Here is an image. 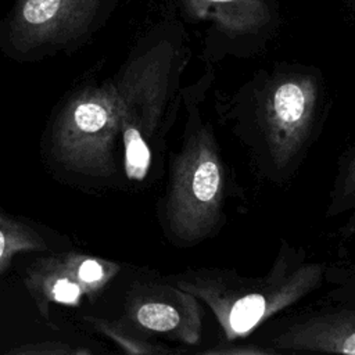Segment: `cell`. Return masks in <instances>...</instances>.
<instances>
[{
  "mask_svg": "<svg viewBox=\"0 0 355 355\" xmlns=\"http://www.w3.org/2000/svg\"><path fill=\"white\" fill-rule=\"evenodd\" d=\"M326 112L322 73L280 62L258 71L237 93L234 129L258 173L277 184L290 180L313 144Z\"/></svg>",
  "mask_w": 355,
  "mask_h": 355,
  "instance_id": "6da1fadb",
  "label": "cell"
},
{
  "mask_svg": "<svg viewBox=\"0 0 355 355\" xmlns=\"http://www.w3.org/2000/svg\"><path fill=\"white\" fill-rule=\"evenodd\" d=\"M214 79L209 64L196 82L183 87L184 125L169 162L164 223L171 241L183 248L215 237L227 219L229 173L214 126L202 111Z\"/></svg>",
  "mask_w": 355,
  "mask_h": 355,
  "instance_id": "7a4b0ae2",
  "label": "cell"
},
{
  "mask_svg": "<svg viewBox=\"0 0 355 355\" xmlns=\"http://www.w3.org/2000/svg\"><path fill=\"white\" fill-rule=\"evenodd\" d=\"M326 268L311 261L304 248L283 239L262 276H244L227 268H194L171 279L211 311L223 340L233 343L318 290L324 282Z\"/></svg>",
  "mask_w": 355,
  "mask_h": 355,
  "instance_id": "3957f363",
  "label": "cell"
},
{
  "mask_svg": "<svg viewBox=\"0 0 355 355\" xmlns=\"http://www.w3.org/2000/svg\"><path fill=\"white\" fill-rule=\"evenodd\" d=\"M182 22L202 28V51L209 62L226 55L248 57L275 36L277 0H176Z\"/></svg>",
  "mask_w": 355,
  "mask_h": 355,
  "instance_id": "277c9868",
  "label": "cell"
},
{
  "mask_svg": "<svg viewBox=\"0 0 355 355\" xmlns=\"http://www.w3.org/2000/svg\"><path fill=\"white\" fill-rule=\"evenodd\" d=\"M284 318L266 329L261 345L272 354L319 352L355 355V301Z\"/></svg>",
  "mask_w": 355,
  "mask_h": 355,
  "instance_id": "5b68a950",
  "label": "cell"
},
{
  "mask_svg": "<svg viewBox=\"0 0 355 355\" xmlns=\"http://www.w3.org/2000/svg\"><path fill=\"white\" fill-rule=\"evenodd\" d=\"M135 308V320L148 333L164 336L180 345H197L202 338L201 301L172 279L151 287Z\"/></svg>",
  "mask_w": 355,
  "mask_h": 355,
  "instance_id": "8992f818",
  "label": "cell"
},
{
  "mask_svg": "<svg viewBox=\"0 0 355 355\" xmlns=\"http://www.w3.org/2000/svg\"><path fill=\"white\" fill-rule=\"evenodd\" d=\"M116 0H18L14 26L26 39H57L86 29Z\"/></svg>",
  "mask_w": 355,
  "mask_h": 355,
  "instance_id": "52a82bcc",
  "label": "cell"
},
{
  "mask_svg": "<svg viewBox=\"0 0 355 355\" xmlns=\"http://www.w3.org/2000/svg\"><path fill=\"white\" fill-rule=\"evenodd\" d=\"M355 209V146L341 158L329 194L326 216L333 218Z\"/></svg>",
  "mask_w": 355,
  "mask_h": 355,
  "instance_id": "ba28073f",
  "label": "cell"
},
{
  "mask_svg": "<svg viewBox=\"0 0 355 355\" xmlns=\"http://www.w3.org/2000/svg\"><path fill=\"white\" fill-rule=\"evenodd\" d=\"M324 280H327L334 287L331 295L336 300L355 301V268H326Z\"/></svg>",
  "mask_w": 355,
  "mask_h": 355,
  "instance_id": "9c48e42d",
  "label": "cell"
},
{
  "mask_svg": "<svg viewBox=\"0 0 355 355\" xmlns=\"http://www.w3.org/2000/svg\"><path fill=\"white\" fill-rule=\"evenodd\" d=\"M75 123L83 132H98L108 121L107 110L97 103H82L75 110Z\"/></svg>",
  "mask_w": 355,
  "mask_h": 355,
  "instance_id": "30bf717a",
  "label": "cell"
},
{
  "mask_svg": "<svg viewBox=\"0 0 355 355\" xmlns=\"http://www.w3.org/2000/svg\"><path fill=\"white\" fill-rule=\"evenodd\" d=\"M201 354L205 355H254V354H272L270 349L261 344H236L227 343V344H219L218 347H212L208 349H201Z\"/></svg>",
  "mask_w": 355,
  "mask_h": 355,
  "instance_id": "8fae6325",
  "label": "cell"
},
{
  "mask_svg": "<svg viewBox=\"0 0 355 355\" xmlns=\"http://www.w3.org/2000/svg\"><path fill=\"white\" fill-rule=\"evenodd\" d=\"M53 294L61 302H73L79 297V287L68 279H61L55 283Z\"/></svg>",
  "mask_w": 355,
  "mask_h": 355,
  "instance_id": "7c38bea8",
  "label": "cell"
},
{
  "mask_svg": "<svg viewBox=\"0 0 355 355\" xmlns=\"http://www.w3.org/2000/svg\"><path fill=\"white\" fill-rule=\"evenodd\" d=\"M79 277L83 282H97L103 277V266L92 259L85 261L79 268Z\"/></svg>",
  "mask_w": 355,
  "mask_h": 355,
  "instance_id": "4fadbf2b",
  "label": "cell"
},
{
  "mask_svg": "<svg viewBox=\"0 0 355 355\" xmlns=\"http://www.w3.org/2000/svg\"><path fill=\"white\" fill-rule=\"evenodd\" d=\"M340 234L343 237H351L355 234V209L351 212V215L348 216L345 223L341 226Z\"/></svg>",
  "mask_w": 355,
  "mask_h": 355,
  "instance_id": "5bb4252c",
  "label": "cell"
},
{
  "mask_svg": "<svg viewBox=\"0 0 355 355\" xmlns=\"http://www.w3.org/2000/svg\"><path fill=\"white\" fill-rule=\"evenodd\" d=\"M341 3L349 11V14L355 18V0H341Z\"/></svg>",
  "mask_w": 355,
  "mask_h": 355,
  "instance_id": "9a60e30c",
  "label": "cell"
},
{
  "mask_svg": "<svg viewBox=\"0 0 355 355\" xmlns=\"http://www.w3.org/2000/svg\"><path fill=\"white\" fill-rule=\"evenodd\" d=\"M4 244H6V241H4V234H3V232L0 230V257L3 255V251H4Z\"/></svg>",
  "mask_w": 355,
  "mask_h": 355,
  "instance_id": "2e32d148",
  "label": "cell"
}]
</instances>
